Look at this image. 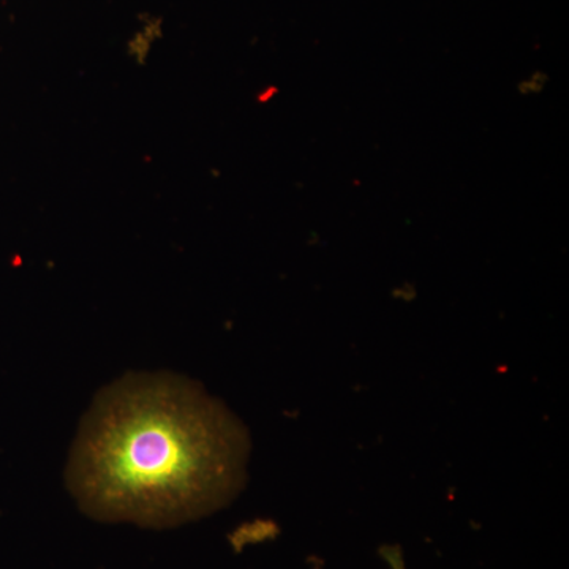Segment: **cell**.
Listing matches in <instances>:
<instances>
[{
  "label": "cell",
  "instance_id": "obj_2",
  "mask_svg": "<svg viewBox=\"0 0 569 569\" xmlns=\"http://www.w3.org/2000/svg\"><path fill=\"white\" fill-rule=\"evenodd\" d=\"M380 556L387 561L389 569H407L400 546H383L380 549Z\"/></svg>",
  "mask_w": 569,
  "mask_h": 569
},
{
  "label": "cell",
  "instance_id": "obj_1",
  "mask_svg": "<svg viewBox=\"0 0 569 569\" xmlns=\"http://www.w3.org/2000/svg\"><path fill=\"white\" fill-rule=\"evenodd\" d=\"M249 452L246 427L200 383L132 372L82 417L66 485L89 518L170 529L233 501Z\"/></svg>",
  "mask_w": 569,
  "mask_h": 569
}]
</instances>
